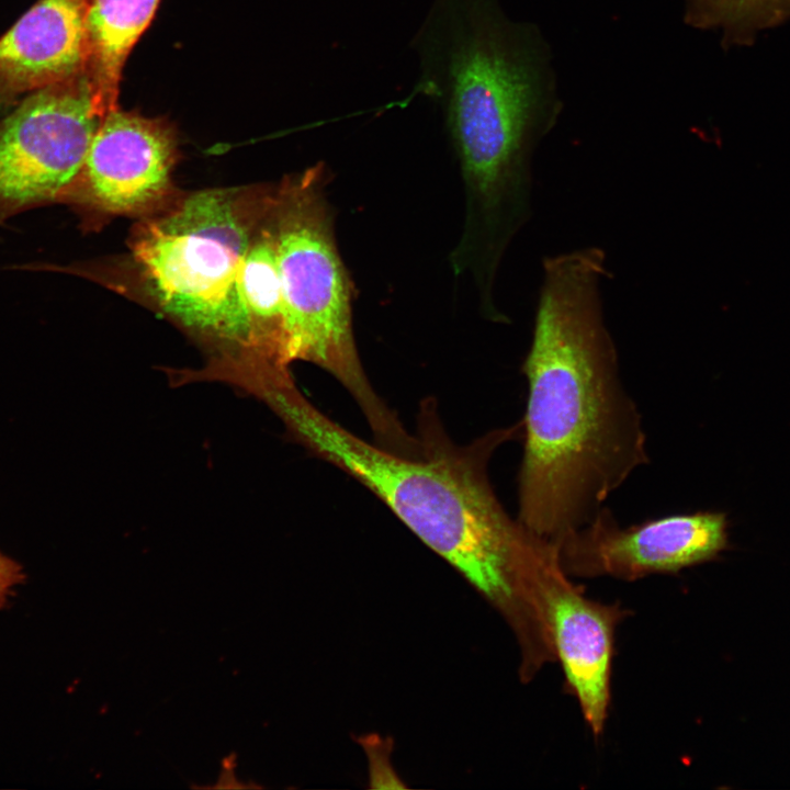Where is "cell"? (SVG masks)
<instances>
[{"label":"cell","mask_w":790,"mask_h":790,"mask_svg":"<svg viewBox=\"0 0 790 790\" xmlns=\"http://www.w3.org/2000/svg\"><path fill=\"white\" fill-rule=\"evenodd\" d=\"M605 251L584 247L542 259L518 472L517 518L556 542L586 524L650 462L641 414L623 387L606 325Z\"/></svg>","instance_id":"6da1fadb"},{"label":"cell","mask_w":790,"mask_h":790,"mask_svg":"<svg viewBox=\"0 0 790 790\" xmlns=\"http://www.w3.org/2000/svg\"><path fill=\"white\" fill-rule=\"evenodd\" d=\"M289 438L366 487L503 617L520 651L548 641L540 584L557 561L553 542L512 518L488 475L494 452L522 438V421L454 442L437 405L417 416L418 450L402 454L369 442L319 410L304 394L282 414Z\"/></svg>","instance_id":"7a4b0ae2"},{"label":"cell","mask_w":790,"mask_h":790,"mask_svg":"<svg viewBox=\"0 0 790 790\" xmlns=\"http://www.w3.org/2000/svg\"><path fill=\"white\" fill-rule=\"evenodd\" d=\"M415 87L437 102L464 189L456 252L503 261L532 214V158L560 104L534 32L509 21L496 0H433L413 38Z\"/></svg>","instance_id":"3957f363"},{"label":"cell","mask_w":790,"mask_h":790,"mask_svg":"<svg viewBox=\"0 0 790 790\" xmlns=\"http://www.w3.org/2000/svg\"><path fill=\"white\" fill-rule=\"evenodd\" d=\"M274 201L275 190H203L143 217L133 233V259L149 294L167 316L210 341L212 356L260 352L240 275Z\"/></svg>","instance_id":"277c9868"},{"label":"cell","mask_w":790,"mask_h":790,"mask_svg":"<svg viewBox=\"0 0 790 790\" xmlns=\"http://www.w3.org/2000/svg\"><path fill=\"white\" fill-rule=\"evenodd\" d=\"M327 184V168L316 165L286 178L275 193L286 357L332 375L359 406L375 443L406 453L416 438L374 391L357 349L354 285L338 249Z\"/></svg>","instance_id":"5b68a950"},{"label":"cell","mask_w":790,"mask_h":790,"mask_svg":"<svg viewBox=\"0 0 790 790\" xmlns=\"http://www.w3.org/2000/svg\"><path fill=\"white\" fill-rule=\"evenodd\" d=\"M103 116L87 72L25 100L0 127V218L69 193Z\"/></svg>","instance_id":"8992f818"},{"label":"cell","mask_w":790,"mask_h":790,"mask_svg":"<svg viewBox=\"0 0 790 790\" xmlns=\"http://www.w3.org/2000/svg\"><path fill=\"white\" fill-rule=\"evenodd\" d=\"M554 544L569 577L633 582L718 558L729 548V520L723 511L700 510L622 527L602 506L586 524Z\"/></svg>","instance_id":"52a82bcc"},{"label":"cell","mask_w":790,"mask_h":790,"mask_svg":"<svg viewBox=\"0 0 790 790\" xmlns=\"http://www.w3.org/2000/svg\"><path fill=\"white\" fill-rule=\"evenodd\" d=\"M178 140L163 117L106 112L71 190L105 214L148 216L170 202Z\"/></svg>","instance_id":"ba28073f"},{"label":"cell","mask_w":790,"mask_h":790,"mask_svg":"<svg viewBox=\"0 0 790 790\" xmlns=\"http://www.w3.org/2000/svg\"><path fill=\"white\" fill-rule=\"evenodd\" d=\"M540 595L568 692L598 737L605 730L610 706L616 629L628 611L620 605L586 597L560 563L543 577Z\"/></svg>","instance_id":"9c48e42d"},{"label":"cell","mask_w":790,"mask_h":790,"mask_svg":"<svg viewBox=\"0 0 790 790\" xmlns=\"http://www.w3.org/2000/svg\"><path fill=\"white\" fill-rule=\"evenodd\" d=\"M84 0H40L0 38V86L41 90L87 72Z\"/></svg>","instance_id":"30bf717a"},{"label":"cell","mask_w":790,"mask_h":790,"mask_svg":"<svg viewBox=\"0 0 790 790\" xmlns=\"http://www.w3.org/2000/svg\"><path fill=\"white\" fill-rule=\"evenodd\" d=\"M161 0H84L87 74L105 114L117 108L123 69Z\"/></svg>","instance_id":"8fae6325"},{"label":"cell","mask_w":790,"mask_h":790,"mask_svg":"<svg viewBox=\"0 0 790 790\" xmlns=\"http://www.w3.org/2000/svg\"><path fill=\"white\" fill-rule=\"evenodd\" d=\"M274 205L275 201L272 211L257 230L244 257L240 290L256 328L260 352L268 358L291 365L286 357Z\"/></svg>","instance_id":"7c38bea8"},{"label":"cell","mask_w":790,"mask_h":790,"mask_svg":"<svg viewBox=\"0 0 790 790\" xmlns=\"http://www.w3.org/2000/svg\"><path fill=\"white\" fill-rule=\"evenodd\" d=\"M686 20L722 32L723 44L749 45L758 33L790 20V0H686Z\"/></svg>","instance_id":"4fadbf2b"},{"label":"cell","mask_w":790,"mask_h":790,"mask_svg":"<svg viewBox=\"0 0 790 790\" xmlns=\"http://www.w3.org/2000/svg\"><path fill=\"white\" fill-rule=\"evenodd\" d=\"M23 579V573L18 563L0 553V608H2L13 587Z\"/></svg>","instance_id":"5bb4252c"}]
</instances>
